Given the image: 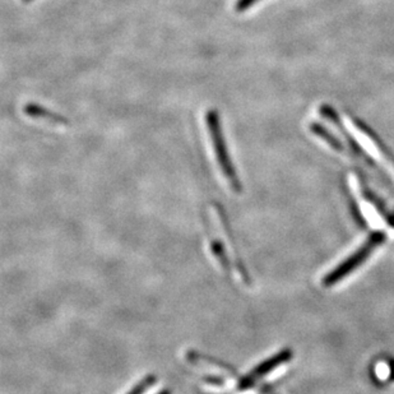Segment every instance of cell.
I'll use <instances>...</instances> for the list:
<instances>
[{
    "instance_id": "obj_1",
    "label": "cell",
    "mask_w": 394,
    "mask_h": 394,
    "mask_svg": "<svg viewBox=\"0 0 394 394\" xmlns=\"http://www.w3.org/2000/svg\"><path fill=\"white\" fill-rule=\"evenodd\" d=\"M205 123H207V128L208 132L211 135L212 144L215 147V154L217 157V162H219V168L222 170L224 175L226 176L227 182L231 185L235 191L239 193L241 190V185H240L239 177L236 175V171L233 168V162L229 155V149L226 146L225 135L222 132L221 128V121H219V115L215 109L208 110L205 114Z\"/></svg>"
},
{
    "instance_id": "obj_2",
    "label": "cell",
    "mask_w": 394,
    "mask_h": 394,
    "mask_svg": "<svg viewBox=\"0 0 394 394\" xmlns=\"http://www.w3.org/2000/svg\"><path fill=\"white\" fill-rule=\"evenodd\" d=\"M380 240L381 239L379 236H375V238L369 240L367 244L361 247L358 253L353 254L352 257H350L348 261H345V264H342L337 269H334L331 275L324 280V285L330 286V285H333L334 282H337L338 280L344 278L346 275H348L353 268L358 267L361 261L367 258V255L373 252L374 247L379 244Z\"/></svg>"
},
{
    "instance_id": "obj_3",
    "label": "cell",
    "mask_w": 394,
    "mask_h": 394,
    "mask_svg": "<svg viewBox=\"0 0 394 394\" xmlns=\"http://www.w3.org/2000/svg\"><path fill=\"white\" fill-rule=\"evenodd\" d=\"M23 111H25L27 116H31L34 119L45 120V121H49V123L57 124V125L68 124L67 119L62 116V115L53 113V111H50L48 109H45L43 106L37 105V104H27V105L25 106Z\"/></svg>"
},
{
    "instance_id": "obj_4",
    "label": "cell",
    "mask_w": 394,
    "mask_h": 394,
    "mask_svg": "<svg viewBox=\"0 0 394 394\" xmlns=\"http://www.w3.org/2000/svg\"><path fill=\"white\" fill-rule=\"evenodd\" d=\"M310 130L313 132L314 134H317L318 137H320L322 140H324V142H327L332 148H334L336 151H339V152H344V146H342V143L338 141L337 138L333 135V134L330 133L325 128L322 127L320 124H318V123H311L310 124Z\"/></svg>"
},
{
    "instance_id": "obj_5",
    "label": "cell",
    "mask_w": 394,
    "mask_h": 394,
    "mask_svg": "<svg viewBox=\"0 0 394 394\" xmlns=\"http://www.w3.org/2000/svg\"><path fill=\"white\" fill-rule=\"evenodd\" d=\"M156 381H157L156 375H148L147 378H144L142 381H140L128 394H143L147 390L148 388L154 386Z\"/></svg>"
},
{
    "instance_id": "obj_6",
    "label": "cell",
    "mask_w": 394,
    "mask_h": 394,
    "mask_svg": "<svg viewBox=\"0 0 394 394\" xmlns=\"http://www.w3.org/2000/svg\"><path fill=\"white\" fill-rule=\"evenodd\" d=\"M259 0H238L236 4H235V11L238 13H243V12H247V9L250 7H253L254 4H257Z\"/></svg>"
},
{
    "instance_id": "obj_7",
    "label": "cell",
    "mask_w": 394,
    "mask_h": 394,
    "mask_svg": "<svg viewBox=\"0 0 394 394\" xmlns=\"http://www.w3.org/2000/svg\"><path fill=\"white\" fill-rule=\"evenodd\" d=\"M158 394H171V392H170V389H163V390H161Z\"/></svg>"
},
{
    "instance_id": "obj_8",
    "label": "cell",
    "mask_w": 394,
    "mask_h": 394,
    "mask_svg": "<svg viewBox=\"0 0 394 394\" xmlns=\"http://www.w3.org/2000/svg\"><path fill=\"white\" fill-rule=\"evenodd\" d=\"M25 3H31V1H34V0H23Z\"/></svg>"
}]
</instances>
